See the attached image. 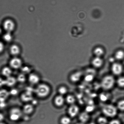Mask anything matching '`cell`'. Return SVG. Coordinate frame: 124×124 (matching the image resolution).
Masks as SVG:
<instances>
[{
  "label": "cell",
  "instance_id": "17",
  "mask_svg": "<svg viewBox=\"0 0 124 124\" xmlns=\"http://www.w3.org/2000/svg\"><path fill=\"white\" fill-rule=\"evenodd\" d=\"M24 112L26 114H31L33 110V106L30 104H26L24 106L23 108Z\"/></svg>",
  "mask_w": 124,
  "mask_h": 124
},
{
  "label": "cell",
  "instance_id": "16",
  "mask_svg": "<svg viewBox=\"0 0 124 124\" xmlns=\"http://www.w3.org/2000/svg\"><path fill=\"white\" fill-rule=\"evenodd\" d=\"M12 73L11 70L10 68L8 67H4L2 68L1 70V74L2 76L7 78L11 76Z\"/></svg>",
  "mask_w": 124,
  "mask_h": 124
},
{
  "label": "cell",
  "instance_id": "23",
  "mask_svg": "<svg viewBox=\"0 0 124 124\" xmlns=\"http://www.w3.org/2000/svg\"><path fill=\"white\" fill-rule=\"evenodd\" d=\"M115 57L118 60H121L124 58V52L122 50H119L116 52Z\"/></svg>",
  "mask_w": 124,
  "mask_h": 124
},
{
  "label": "cell",
  "instance_id": "20",
  "mask_svg": "<svg viewBox=\"0 0 124 124\" xmlns=\"http://www.w3.org/2000/svg\"><path fill=\"white\" fill-rule=\"evenodd\" d=\"M21 97L22 100L25 101H29L32 100V98L31 93L28 92L23 94Z\"/></svg>",
  "mask_w": 124,
  "mask_h": 124
},
{
  "label": "cell",
  "instance_id": "11",
  "mask_svg": "<svg viewBox=\"0 0 124 124\" xmlns=\"http://www.w3.org/2000/svg\"><path fill=\"white\" fill-rule=\"evenodd\" d=\"M9 95V92L7 90L0 89V102H5Z\"/></svg>",
  "mask_w": 124,
  "mask_h": 124
},
{
  "label": "cell",
  "instance_id": "14",
  "mask_svg": "<svg viewBox=\"0 0 124 124\" xmlns=\"http://www.w3.org/2000/svg\"><path fill=\"white\" fill-rule=\"evenodd\" d=\"M65 100L62 95L57 96L55 99L54 102L56 105L58 107H61L64 104Z\"/></svg>",
  "mask_w": 124,
  "mask_h": 124
},
{
  "label": "cell",
  "instance_id": "18",
  "mask_svg": "<svg viewBox=\"0 0 124 124\" xmlns=\"http://www.w3.org/2000/svg\"><path fill=\"white\" fill-rule=\"evenodd\" d=\"M20 48L17 46L13 45L11 46L10 52L11 54L14 55H17L20 53Z\"/></svg>",
  "mask_w": 124,
  "mask_h": 124
},
{
  "label": "cell",
  "instance_id": "31",
  "mask_svg": "<svg viewBox=\"0 0 124 124\" xmlns=\"http://www.w3.org/2000/svg\"><path fill=\"white\" fill-rule=\"evenodd\" d=\"M85 79L87 82H90L92 81L94 78V77L92 75H86L85 77Z\"/></svg>",
  "mask_w": 124,
  "mask_h": 124
},
{
  "label": "cell",
  "instance_id": "30",
  "mask_svg": "<svg viewBox=\"0 0 124 124\" xmlns=\"http://www.w3.org/2000/svg\"><path fill=\"white\" fill-rule=\"evenodd\" d=\"M98 124H107V120L105 117H99L98 120Z\"/></svg>",
  "mask_w": 124,
  "mask_h": 124
},
{
  "label": "cell",
  "instance_id": "5",
  "mask_svg": "<svg viewBox=\"0 0 124 124\" xmlns=\"http://www.w3.org/2000/svg\"><path fill=\"white\" fill-rule=\"evenodd\" d=\"M123 70V67L119 63H114L111 66L112 72L114 75L116 76L121 75L122 73Z\"/></svg>",
  "mask_w": 124,
  "mask_h": 124
},
{
  "label": "cell",
  "instance_id": "40",
  "mask_svg": "<svg viewBox=\"0 0 124 124\" xmlns=\"http://www.w3.org/2000/svg\"><path fill=\"white\" fill-rule=\"evenodd\" d=\"M94 124L93 123H91V124Z\"/></svg>",
  "mask_w": 124,
  "mask_h": 124
},
{
  "label": "cell",
  "instance_id": "1",
  "mask_svg": "<svg viewBox=\"0 0 124 124\" xmlns=\"http://www.w3.org/2000/svg\"><path fill=\"white\" fill-rule=\"evenodd\" d=\"M115 78L111 75H107L103 78L101 82V86L105 90H109L115 86Z\"/></svg>",
  "mask_w": 124,
  "mask_h": 124
},
{
  "label": "cell",
  "instance_id": "34",
  "mask_svg": "<svg viewBox=\"0 0 124 124\" xmlns=\"http://www.w3.org/2000/svg\"><path fill=\"white\" fill-rule=\"evenodd\" d=\"M6 85L5 80L4 79L0 77V88Z\"/></svg>",
  "mask_w": 124,
  "mask_h": 124
},
{
  "label": "cell",
  "instance_id": "21",
  "mask_svg": "<svg viewBox=\"0 0 124 124\" xmlns=\"http://www.w3.org/2000/svg\"><path fill=\"white\" fill-rule=\"evenodd\" d=\"M71 123V120L70 117L67 116H64L60 119V124H70Z\"/></svg>",
  "mask_w": 124,
  "mask_h": 124
},
{
  "label": "cell",
  "instance_id": "15",
  "mask_svg": "<svg viewBox=\"0 0 124 124\" xmlns=\"http://www.w3.org/2000/svg\"><path fill=\"white\" fill-rule=\"evenodd\" d=\"M6 85L8 87L14 86L17 82V80L15 78L12 76L7 78L5 79Z\"/></svg>",
  "mask_w": 124,
  "mask_h": 124
},
{
  "label": "cell",
  "instance_id": "13",
  "mask_svg": "<svg viewBox=\"0 0 124 124\" xmlns=\"http://www.w3.org/2000/svg\"><path fill=\"white\" fill-rule=\"evenodd\" d=\"M29 81L32 84H37L40 81V78L37 75L35 74H31L29 77Z\"/></svg>",
  "mask_w": 124,
  "mask_h": 124
},
{
  "label": "cell",
  "instance_id": "10",
  "mask_svg": "<svg viewBox=\"0 0 124 124\" xmlns=\"http://www.w3.org/2000/svg\"><path fill=\"white\" fill-rule=\"evenodd\" d=\"M103 64L102 59L99 57H97L94 58L92 61V64L94 68H99L102 66Z\"/></svg>",
  "mask_w": 124,
  "mask_h": 124
},
{
  "label": "cell",
  "instance_id": "36",
  "mask_svg": "<svg viewBox=\"0 0 124 124\" xmlns=\"http://www.w3.org/2000/svg\"><path fill=\"white\" fill-rule=\"evenodd\" d=\"M94 109V107L93 106H88L86 108V112L88 113L91 112L93 111Z\"/></svg>",
  "mask_w": 124,
  "mask_h": 124
},
{
  "label": "cell",
  "instance_id": "27",
  "mask_svg": "<svg viewBox=\"0 0 124 124\" xmlns=\"http://www.w3.org/2000/svg\"><path fill=\"white\" fill-rule=\"evenodd\" d=\"M117 108L121 111H124V100L120 101L117 104Z\"/></svg>",
  "mask_w": 124,
  "mask_h": 124
},
{
  "label": "cell",
  "instance_id": "19",
  "mask_svg": "<svg viewBox=\"0 0 124 124\" xmlns=\"http://www.w3.org/2000/svg\"><path fill=\"white\" fill-rule=\"evenodd\" d=\"M66 101L68 104L71 105L74 104L76 99L75 97L72 95H69L67 96Z\"/></svg>",
  "mask_w": 124,
  "mask_h": 124
},
{
  "label": "cell",
  "instance_id": "33",
  "mask_svg": "<svg viewBox=\"0 0 124 124\" xmlns=\"http://www.w3.org/2000/svg\"><path fill=\"white\" fill-rule=\"evenodd\" d=\"M109 124H121L119 120L116 119H114L111 120L109 122Z\"/></svg>",
  "mask_w": 124,
  "mask_h": 124
},
{
  "label": "cell",
  "instance_id": "22",
  "mask_svg": "<svg viewBox=\"0 0 124 124\" xmlns=\"http://www.w3.org/2000/svg\"><path fill=\"white\" fill-rule=\"evenodd\" d=\"M3 39L6 42H10L12 40L13 37L11 32H7L3 36Z\"/></svg>",
  "mask_w": 124,
  "mask_h": 124
},
{
  "label": "cell",
  "instance_id": "26",
  "mask_svg": "<svg viewBox=\"0 0 124 124\" xmlns=\"http://www.w3.org/2000/svg\"><path fill=\"white\" fill-rule=\"evenodd\" d=\"M67 89L65 86H61L60 87L58 90L59 94L60 95H63L66 94L67 92Z\"/></svg>",
  "mask_w": 124,
  "mask_h": 124
},
{
  "label": "cell",
  "instance_id": "25",
  "mask_svg": "<svg viewBox=\"0 0 124 124\" xmlns=\"http://www.w3.org/2000/svg\"><path fill=\"white\" fill-rule=\"evenodd\" d=\"M94 53V54L97 57H99L103 55L104 52L101 48L98 47L95 50Z\"/></svg>",
  "mask_w": 124,
  "mask_h": 124
},
{
  "label": "cell",
  "instance_id": "2",
  "mask_svg": "<svg viewBox=\"0 0 124 124\" xmlns=\"http://www.w3.org/2000/svg\"><path fill=\"white\" fill-rule=\"evenodd\" d=\"M102 110L106 116L109 117H115L117 113V108L111 104L104 105L102 108Z\"/></svg>",
  "mask_w": 124,
  "mask_h": 124
},
{
  "label": "cell",
  "instance_id": "35",
  "mask_svg": "<svg viewBox=\"0 0 124 124\" xmlns=\"http://www.w3.org/2000/svg\"><path fill=\"white\" fill-rule=\"evenodd\" d=\"M10 94L13 95H16L18 93V91L17 90L13 89L11 90L10 92H9Z\"/></svg>",
  "mask_w": 124,
  "mask_h": 124
},
{
  "label": "cell",
  "instance_id": "28",
  "mask_svg": "<svg viewBox=\"0 0 124 124\" xmlns=\"http://www.w3.org/2000/svg\"><path fill=\"white\" fill-rule=\"evenodd\" d=\"M99 99L102 102H106L107 101L108 98V95L104 93H101L99 96Z\"/></svg>",
  "mask_w": 124,
  "mask_h": 124
},
{
  "label": "cell",
  "instance_id": "12",
  "mask_svg": "<svg viewBox=\"0 0 124 124\" xmlns=\"http://www.w3.org/2000/svg\"><path fill=\"white\" fill-rule=\"evenodd\" d=\"M90 118L89 115L86 112L81 113L79 116L80 122L83 124L87 122L89 120Z\"/></svg>",
  "mask_w": 124,
  "mask_h": 124
},
{
  "label": "cell",
  "instance_id": "8",
  "mask_svg": "<svg viewBox=\"0 0 124 124\" xmlns=\"http://www.w3.org/2000/svg\"><path fill=\"white\" fill-rule=\"evenodd\" d=\"M82 76V73L81 71L73 73L70 76V81L73 83H77L81 80Z\"/></svg>",
  "mask_w": 124,
  "mask_h": 124
},
{
  "label": "cell",
  "instance_id": "6",
  "mask_svg": "<svg viewBox=\"0 0 124 124\" xmlns=\"http://www.w3.org/2000/svg\"><path fill=\"white\" fill-rule=\"evenodd\" d=\"M3 26L4 29L7 32H11L14 30L15 25L12 20L8 19L4 22Z\"/></svg>",
  "mask_w": 124,
  "mask_h": 124
},
{
  "label": "cell",
  "instance_id": "7",
  "mask_svg": "<svg viewBox=\"0 0 124 124\" xmlns=\"http://www.w3.org/2000/svg\"><path fill=\"white\" fill-rule=\"evenodd\" d=\"M80 111V109L77 105L72 104L69 107L68 110V113L70 117L74 118L77 116Z\"/></svg>",
  "mask_w": 124,
  "mask_h": 124
},
{
  "label": "cell",
  "instance_id": "4",
  "mask_svg": "<svg viewBox=\"0 0 124 124\" xmlns=\"http://www.w3.org/2000/svg\"><path fill=\"white\" fill-rule=\"evenodd\" d=\"M22 115V112L20 109L17 108H13L10 112L9 118L11 121L15 122L20 119Z\"/></svg>",
  "mask_w": 124,
  "mask_h": 124
},
{
  "label": "cell",
  "instance_id": "3",
  "mask_svg": "<svg viewBox=\"0 0 124 124\" xmlns=\"http://www.w3.org/2000/svg\"><path fill=\"white\" fill-rule=\"evenodd\" d=\"M36 95L41 98H44L49 94L50 88L49 86L44 84L39 85L35 90Z\"/></svg>",
  "mask_w": 124,
  "mask_h": 124
},
{
  "label": "cell",
  "instance_id": "39",
  "mask_svg": "<svg viewBox=\"0 0 124 124\" xmlns=\"http://www.w3.org/2000/svg\"><path fill=\"white\" fill-rule=\"evenodd\" d=\"M0 124H6V123H5L3 122H0Z\"/></svg>",
  "mask_w": 124,
  "mask_h": 124
},
{
  "label": "cell",
  "instance_id": "9",
  "mask_svg": "<svg viewBox=\"0 0 124 124\" xmlns=\"http://www.w3.org/2000/svg\"><path fill=\"white\" fill-rule=\"evenodd\" d=\"M9 64L11 67L13 69H18L21 66L22 62L19 58H14L10 60Z\"/></svg>",
  "mask_w": 124,
  "mask_h": 124
},
{
  "label": "cell",
  "instance_id": "32",
  "mask_svg": "<svg viewBox=\"0 0 124 124\" xmlns=\"http://www.w3.org/2000/svg\"><path fill=\"white\" fill-rule=\"evenodd\" d=\"M30 69L28 67L25 66L22 69L23 73L24 74L28 73L30 71Z\"/></svg>",
  "mask_w": 124,
  "mask_h": 124
},
{
  "label": "cell",
  "instance_id": "37",
  "mask_svg": "<svg viewBox=\"0 0 124 124\" xmlns=\"http://www.w3.org/2000/svg\"><path fill=\"white\" fill-rule=\"evenodd\" d=\"M4 46L2 42H0V53H2L4 49Z\"/></svg>",
  "mask_w": 124,
  "mask_h": 124
},
{
  "label": "cell",
  "instance_id": "24",
  "mask_svg": "<svg viewBox=\"0 0 124 124\" xmlns=\"http://www.w3.org/2000/svg\"><path fill=\"white\" fill-rule=\"evenodd\" d=\"M116 83L119 87L121 88H124V77H121L119 78L116 81Z\"/></svg>",
  "mask_w": 124,
  "mask_h": 124
},
{
  "label": "cell",
  "instance_id": "29",
  "mask_svg": "<svg viewBox=\"0 0 124 124\" xmlns=\"http://www.w3.org/2000/svg\"><path fill=\"white\" fill-rule=\"evenodd\" d=\"M25 77L24 74L22 73L19 74L18 75L17 78V80L19 82L21 83H23L25 82Z\"/></svg>",
  "mask_w": 124,
  "mask_h": 124
},
{
  "label": "cell",
  "instance_id": "38",
  "mask_svg": "<svg viewBox=\"0 0 124 124\" xmlns=\"http://www.w3.org/2000/svg\"><path fill=\"white\" fill-rule=\"evenodd\" d=\"M4 119V115L2 113H0V122H3Z\"/></svg>",
  "mask_w": 124,
  "mask_h": 124
}]
</instances>
